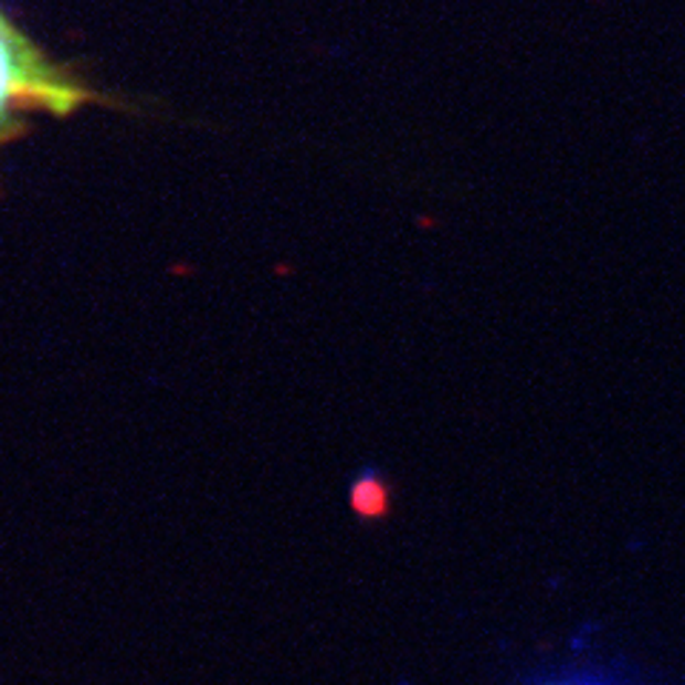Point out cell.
<instances>
[{
  "label": "cell",
  "mask_w": 685,
  "mask_h": 685,
  "mask_svg": "<svg viewBox=\"0 0 685 685\" xmlns=\"http://www.w3.org/2000/svg\"><path fill=\"white\" fill-rule=\"evenodd\" d=\"M89 92L49 61L21 29L0 12V146L23 129L34 112L68 115Z\"/></svg>",
  "instance_id": "6da1fadb"
},
{
  "label": "cell",
  "mask_w": 685,
  "mask_h": 685,
  "mask_svg": "<svg viewBox=\"0 0 685 685\" xmlns=\"http://www.w3.org/2000/svg\"><path fill=\"white\" fill-rule=\"evenodd\" d=\"M386 492L377 479H369V483H360L351 494V506L360 517H380L386 514Z\"/></svg>",
  "instance_id": "7a4b0ae2"
},
{
  "label": "cell",
  "mask_w": 685,
  "mask_h": 685,
  "mask_svg": "<svg viewBox=\"0 0 685 685\" xmlns=\"http://www.w3.org/2000/svg\"><path fill=\"white\" fill-rule=\"evenodd\" d=\"M540 685H614L605 683V679L594 677V674H575V677H557V679H546Z\"/></svg>",
  "instance_id": "3957f363"
}]
</instances>
